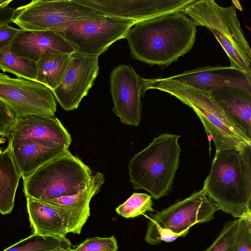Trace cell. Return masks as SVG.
<instances>
[{
  "label": "cell",
  "instance_id": "obj_4",
  "mask_svg": "<svg viewBox=\"0 0 251 251\" xmlns=\"http://www.w3.org/2000/svg\"><path fill=\"white\" fill-rule=\"evenodd\" d=\"M180 137L161 134L132 157L128 168L134 189L145 190L155 200L170 193L179 165Z\"/></svg>",
  "mask_w": 251,
  "mask_h": 251
},
{
  "label": "cell",
  "instance_id": "obj_11",
  "mask_svg": "<svg viewBox=\"0 0 251 251\" xmlns=\"http://www.w3.org/2000/svg\"><path fill=\"white\" fill-rule=\"evenodd\" d=\"M99 14L137 22L183 12L196 0H75Z\"/></svg>",
  "mask_w": 251,
  "mask_h": 251
},
{
  "label": "cell",
  "instance_id": "obj_18",
  "mask_svg": "<svg viewBox=\"0 0 251 251\" xmlns=\"http://www.w3.org/2000/svg\"><path fill=\"white\" fill-rule=\"evenodd\" d=\"M8 145L23 179L48 161L70 152L69 148L36 139L9 141Z\"/></svg>",
  "mask_w": 251,
  "mask_h": 251
},
{
  "label": "cell",
  "instance_id": "obj_1",
  "mask_svg": "<svg viewBox=\"0 0 251 251\" xmlns=\"http://www.w3.org/2000/svg\"><path fill=\"white\" fill-rule=\"evenodd\" d=\"M196 26L183 12H178L137 22L125 38L132 58L166 67L192 49Z\"/></svg>",
  "mask_w": 251,
  "mask_h": 251
},
{
  "label": "cell",
  "instance_id": "obj_14",
  "mask_svg": "<svg viewBox=\"0 0 251 251\" xmlns=\"http://www.w3.org/2000/svg\"><path fill=\"white\" fill-rule=\"evenodd\" d=\"M169 78L206 92L227 86L251 91V71L231 66H208L186 71Z\"/></svg>",
  "mask_w": 251,
  "mask_h": 251
},
{
  "label": "cell",
  "instance_id": "obj_22",
  "mask_svg": "<svg viewBox=\"0 0 251 251\" xmlns=\"http://www.w3.org/2000/svg\"><path fill=\"white\" fill-rule=\"evenodd\" d=\"M70 61V54L50 52L36 62V82L52 91L61 83Z\"/></svg>",
  "mask_w": 251,
  "mask_h": 251
},
{
  "label": "cell",
  "instance_id": "obj_7",
  "mask_svg": "<svg viewBox=\"0 0 251 251\" xmlns=\"http://www.w3.org/2000/svg\"><path fill=\"white\" fill-rule=\"evenodd\" d=\"M218 210L202 189L195 192L160 211L151 214L145 240L154 245L185 237L194 225L214 220Z\"/></svg>",
  "mask_w": 251,
  "mask_h": 251
},
{
  "label": "cell",
  "instance_id": "obj_3",
  "mask_svg": "<svg viewBox=\"0 0 251 251\" xmlns=\"http://www.w3.org/2000/svg\"><path fill=\"white\" fill-rule=\"evenodd\" d=\"M166 92L192 108L214 143L216 151L228 149H243L251 146L247 136L211 98L209 92L196 89L169 77L144 78L143 96L147 90Z\"/></svg>",
  "mask_w": 251,
  "mask_h": 251
},
{
  "label": "cell",
  "instance_id": "obj_10",
  "mask_svg": "<svg viewBox=\"0 0 251 251\" xmlns=\"http://www.w3.org/2000/svg\"><path fill=\"white\" fill-rule=\"evenodd\" d=\"M0 100L16 117L26 115H54L56 100L51 90L43 84L0 72Z\"/></svg>",
  "mask_w": 251,
  "mask_h": 251
},
{
  "label": "cell",
  "instance_id": "obj_16",
  "mask_svg": "<svg viewBox=\"0 0 251 251\" xmlns=\"http://www.w3.org/2000/svg\"><path fill=\"white\" fill-rule=\"evenodd\" d=\"M9 141L36 139L69 148L70 134L54 115H26L16 117Z\"/></svg>",
  "mask_w": 251,
  "mask_h": 251
},
{
  "label": "cell",
  "instance_id": "obj_20",
  "mask_svg": "<svg viewBox=\"0 0 251 251\" xmlns=\"http://www.w3.org/2000/svg\"><path fill=\"white\" fill-rule=\"evenodd\" d=\"M26 207L34 233L66 237L64 222L60 214L49 204L30 197H26Z\"/></svg>",
  "mask_w": 251,
  "mask_h": 251
},
{
  "label": "cell",
  "instance_id": "obj_13",
  "mask_svg": "<svg viewBox=\"0 0 251 251\" xmlns=\"http://www.w3.org/2000/svg\"><path fill=\"white\" fill-rule=\"evenodd\" d=\"M99 71L98 57L76 51L70 54V63L63 78L52 90L63 109L70 111L78 108L94 85Z\"/></svg>",
  "mask_w": 251,
  "mask_h": 251
},
{
  "label": "cell",
  "instance_id": "obj_24",
  "mask_svg": "<svg viewBox=\"0 0 251 251\" xmlns=\"http://www.w3.org/2000/svg\"><path fill=\"white\" fill-rule=\"evenodd\" d=\"M0 69L18 78L36 81V63L13 53L9 47L0 49Z\"/></svg>",
  "mask_w": 251,
  "mask_h": 251
},
{
  "label": "cell",
  "instance_id": "obj_34",
  "mask_svg": "<svg viewBox=\"0 0 251 251\" xmlns=\"http://www.w3.org/2000/svg\"><path fill=\"white\" fill-rule=\"evenodd\" d=\"M54 251H72V248L71 249H68V250H56Z\"/></svg>",
  "mask_w": 251,
  "mask_h": 251
},
{
  "label": "cell",
  "instance_id": "obj_29",
  "mask_svg": "<svg viewBox=\"0 0 251 251\" xmlns=\"http://www.w3.org/2000/svg\"><path fill=\"white\" fill-rule=\"evenodd\" d=\"M16 119L12 110L0 100V132L3 137H8Z\"/></svg>",
  "mask_w": 251,
  "mask_h": 251
},
{
  "label": "cell",
  "instance_id": "obj_2",
  "mask_svg": "<svg viewBox=\"0 0 251 251\" xmlns=\"http://www.w3.org/2000/svg\"><path fill=\"white\" fill-rule=\"evenodd\" d=\"M202 189L219 210L251 219V146L216 151Z\"/></svg>",
  "mask_w": 251,
  "mask_h": 251
},
{
  "label": "cell",
  "instance_id": "obj_19",
  "mask_svg": "<svg viewBox=\"0 0 251 251\" xmlns=\"http://www.w3.org/2000/svg\"><path fill=\"white\" fill-rule=\"evenodd\" d=\"M209 93L227 116L251 139V91L227 86L217 88Z\"/></svg>",
  "mask_w": 251,
  "mask_h": 251
},
{
  "label": "cell",
  "instance_id": "obj_21",
  "mask_svg": "<svg viewBox=\"0 0 251 251\" xmlns=\"http://www.w3.org/2000/svg\"><path fill=\"white\" fill-rule=\"evenodd\" d=\"M21 177L10 146L0 151V213H10L14 206L16 193Z\"/></svg>",
  "mask_w": 251,
  "mask_h": 251
},
{
  "label": "cell",
  "instance_id": "obj_15",
  "mask_svg": "<svg viewBox=\"0 0 251 251\" xmlns=\"http://www.w3.org/2000/svg\"><path fill=\"white\" fill-rule=\"evenodd\" d=\"M104 181V175L97 172L92 176L86 187L78 193L40 201L52 206L60 214L65 225L67 233L79 234L90 216V201L100 192Z\"/></svg>",
  "mask_w": 251,
  "mask_h": 251
},
{
  "label": "cell",
  "instance_id": "obj_12",
  "mask_svg": "<svg viewBox=\"0 0 251 251\" xmlns=\"http://www.w3.org/2000/svg\"><path fill=\"white\" fill-rule=\"evenodd\" d=\"M109 82L114 113L122 124L138 126L141 119L144 78L131 66L121 64L112 71Z\"/></svg>",
  "mask_w": 251,
  "mask_h": 251
},
{
  "label": "cell",
  "instance_id": "obj_31",
  "mask_svg": "<svg viewBox=\"0 0 251 251\" xmlns=\"http://www.w3.org/2000/svg\"><path fill=\"white\" fill-rule=\"evenodd\" d=\"M15 9L9 6L0 7V24L12 23Z\"/></svg>",
  "mask_w": 251,
  "mask_h": 251
},
{
  "label": "cell",
  "instance_id": "obj_32",
  "mask_svg": "<svg viewBox=\"0 0 251 251\" xmlns=\"http://www.w3.org/2000/svg\"><path fill=\"white\" fill-rule=\"evenodd\" d=\"M12 1V0H0V7L7 6L8 4Z\"/></svg>",
  "mask_w": 251,
  "mask_h": 251
},
{
  "label": "cell",
  "instance_id": "obj_25",
  "mask_svg": "<svg viewBox=\"0 0 251 251\" xmlns=\"http://www.w3.org/2000/svg\"><path fill=\"white\" fill-rule=\"evenodd\" d=\"M151 195L134 193L123 203L116 208V212L125 218H134L146 212H154Z\"/></svg>",
  "mask_w": 251,
  "mask_h": 251
},
{
  "label": "cell",
  "instance_id": "obj_35",
  "mask_svg": "<svg viewBox=\"0 0 251 251\" xmlns=\"http://www.w3.org/2000/svg\"><path fill=\"white\" fill-rule=\"evenodd\" d=\"M0 136H3L2 134L0 132Z\"/></svg>",
  "mask_w": 251,
  "mask_h": 251
},
{
  "label": "cell",
  "instance_id": "obj_23",
  "mask_svg": "<svg viewBox=\"0 0 251 251\" xmlns=\"http://www.w3.org/2000/svg\"><path fill=\"white\" fill-rule=\"evenodd\" d=\"M71 249L72 244L66 237L33 233L2 251H54Z\"/></svg>",
  "mask_w": 251,
  "mask_h": 251
},
{
  "label": "cell",
  "instance_id": "obj_26",
  "mask_svg": "<svg viewBox=\"0 0 251 251\" xmlns=\"http://www.w3.org/2000/svg\"><path fill=\"white\" fill-rule=\"evenodd\" d=\"M237 219L232 251H251V219L245 217Z\"/></svg>",
  "mask_w": 251,
  "mask_h": 251
},
{
  "label": "cell",
  "instance_id": "obj_8",
  "mask_svg": "<svg viewBox=\"0 0 251 251\" xmlns=\"http://www.w3.org/2000/svg\"><path fill=\"white\" fill-rule=\"evenodd\" d=\"M101 15L75 0H33L15 9L12 22L24 30L58 32L74 21Z\"/></svg>",
  "mask_w": 251,
  "mask_h": 251
},
{
  "label": "cell",
  "instance_id": "obj_33",
  "mask_svg": "<svg viewBox=\"0 0 251 251\" xmlns=\"http://www.w3.org/2000/svg\"><path fill=\"white\" fill-rule=\"evenodd\" d=\"M6 141V139L4 137H1L0 136V145L4 143Z\"/></svg>",
  "mask_w": 251,
  "mask_h": 251
},
{
  "label": "cell",
  "instance_id": "obj_5",
  "mask_svg": "<svg viewBox=\"0 0 251 251\" xmlns=\"http://www.w3.org/2000/svg\"><path fill=\"white\" fill-rule=\"evenodd\" d=\"M183 12L196 26L209 29L227 54L231 67L251 71V50L234 5L223 7L214 0H196Z\"/></svg>",
  "mask_w": 251,
  "mask_h": 251
},
{
  "label": "cell",
  "instance_id": "obj_6",
  "mask_svg": "<svg viewBox=\"0 0 251 251\" xmlns=\"http://www.w3.org/2000/svg\"><path fill=\"white\" fill-rule=\"evenodd\" d=\"M93 173L71 152L44 164L23 179L26 197L45 201L78 193L88 185Z\"/></svg>",
  "mask_w": 251,
  "mask_h": 251
},
{
  "label": "cell",
  "instance_id": "obj_27",
  "mask_svg": "<svg viewBox=\"0 0 251 251\" xmlns=\"http://www.w3.org/2000/svg\"><path fill=\"white\" fill-rule=\"evenodd\" d=\"M238 219L226 223L212 244L204 251H232V243Z\"/></svg>",
  "mask_w": 251,
  "mask_h": 251
},
{
  "label": "cell",
  "instance_id": "obj_17",
  "mask_svg": "<svg viewBox=\"0 0 251 251\" xmlns=\"http://www.w3.org/2000/svg\"><path fill=\"white\" fill-rule=\"evenodd\" d=\"M13 53L36 63L50 52L71 54L74 47L60 33L50 30L20 29L9 47Z\"/></svg>",
  "mask_w": 251,
  "mask_h": 251
},
{
  "label": "cell",
  "instance_id": "obj_30",
  "mask_svg": "<svg viewBox=\"0 0 251 251\" xmlns=\"http://www.w3.org/2000/svg\"><path fill=\"white\" fill-rule=\"evenodd\" d=\"M19 29L8 23L0 24V49L9 47Z\"/></svg>",
  "mask_w": 251,
  "mask_h": 251
},
{
  "label": "cell",
  "instance_id": "obj_9",
  "mask_svg": "<svg viewBox=\"0 0 251 251\" xmlns=\"http://www.w3.org/2000/svg\"><path fill=\"white\" fill-rule=\"evenodd\" d=\"M136 22L101 15L74 21L58 32L76 52L99 57L116 41L125 38Z\"/></svg>",
  "mask_w": 251,
  "mask_h": 251
},
{
  "label": "cell",
  "instance_id": "obj_28",
  "mask_svg": "<svg viewBox=\"0 0 251 251\" xmlns=\"http://www.w3.org/2000/svg\"><path fill=\"white\" fill-rule=\"evenodd\" d=\"M117 241L114 236L109 237H94L87 238L75 246L72 251H117Z\"/></svg>",
  "mask_w": 251,
  "mask_h": 251
}]
</instances>
